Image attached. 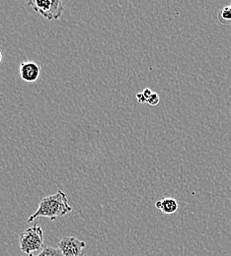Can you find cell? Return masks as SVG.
Here are the masks:
<instances>
[{
  "instance_id": "obj_1",
  "label": "cell",
  "mask_w": 231,
  "mask_h": 256,
  "mask_svg": "<svg viewBox=\"0 0 231 256\" xmlns=\"http://www.w3.org/2000/svg\"><path fill=\"white\" fill-rule=\"evenodd\" d=\"M72 211V207L68 203L66 193L59 190L56 194L46 196L40 200L39 207L32 216L29 217L28 223L35 222L41 217L49 218L51 221L57 220L59 217L66 216Z\"/></svg>"
},
{
  "instance_id": "obj_2",
  "label": "cell",
  "mask_w": 231,
  "mask_h": 256,
  "mask_svg": "<svg viewBox=\"0 0 231 256\" xmlns=\"http://www.w3.org/2000/svg\"><path fill=\"white\" fill-rule=\"evenodd\" d=\"M44 232L39 224L28 228L19 238L20 250L23 254L31 256L44 248Z\"/></svg>"
},
{
  "instance_id": "obj_10",
  "label": "cell",
  "mask_w": 231,
  "mask_h": 256,
  "mask_svg": "<svg viewBox=\"0 0 231 256\" xmlns=\"http://www.w3.org/2000/svg\"><path fill=\"white\" fill-rule=\"evenodd\" d=\"M141 93L143 94V96H145L146 100H148L151 96V95L153 94V91L150 88H145Z\"/></svg>"
},
{
  "instance_id": "obj_9",
  "label": "cell",
  "mask_w": 231,
  "mask_h": 256,
  "mask_svg": "<svg viewBox=\"0 0 231 256\" xmlns=\"http://www.w3.org/2000/svg\"><path fill=\"white\" fill-rule=\"evenodd\" d=\"M159 102H160L159 95L157 93H155V92H153V94L147 100V104L149 106H157L159 104Z\"/></svg>"
},
{
  "instance_id": "obj_13",
  "label": "cell",
  "mask_w": 231,
  "mask_h": 256,
  "mask_svg": "<svg viewBox=\"0 0 231 256\" xmlns=\"http://www.w3.org/2000/svg\"><path fill=\"white\" fill-rule=\"evenodd\" d=\"M230 6H231V5H230Z\"/></svg>"
},
{
  "instance_id": "obj_3",
  "label": "cell",
  "mask_w": 231,
  "mask_h": 256,
  "mask_svg": "<svg viewBox=\"0 0 231 256\" xmlns=\"http://www.w3.org/2000/svg\"><path fill=\"white\" fill-rule=\"evenodd\" d=\"M28 5L50 21L59 20L65 9L64 3L61 0H31L28 2Z\"/></svg>"
},
{
  "instance_id": "obj_4",
  "label": "cell",
  "mask_w": 231,
  "mask_h": 256,
  "mask_svg": "<svg viewBox=\"0 0 231 256\" xmlns=\"http://www.w3.org/2000/svg\"><path fill=\"white\" fill-rule=\"evenodd\" d=\"M86 242L73 236H64L59 242V248L64 256H83Z\"/></svg>"
},
{
  "instance_id": "obj_6",
  "label": "cell",
  "mask_w": 231,
  "mask_h": 256,
  "mask_svg": "<svg viewBox=\"0 0 231 256\" xmlns=\"http://www.w3.org/2000/svg\"><path fill=\"white\" fill-rule=\"evenodd\" d=\"M155 207L163 214H174L179 209L178 201L171 197H165L155 203Z\"/></svg>"
},
{
  "instance_id": "obj_11",
  "label": "cell",
  "mask_w": 231,
  "mask_h": 256,
  "mask_svg": "<svg viewBox=\"0 0 231 256\" xmlns=\"http://www.w3.org/2000/svg\"><path fill=\"white\" fill-rule=\"evenodd\" d=\"M136 98H137L138 102H140V104H147V100L145 98V96H143L142 93L136 94Z\"/></svg>"
},
{
  "instance_id": "obj_12",
  "label": "cell",
  "mask_w": 231,
  "mask_h": 256,
  "mask_svg": "<svg viewBox=\"0 0 231 256\" xmlns=\"http://www.w3.org/2000/svg\"><path fill=\"white\" fill-rule=\"evenodd\" d=\"M2 60H3V54H2V52L0 50V64L2 62Z\"/></svg>"
},
{
  "instance_id": "obj_5",
  "label": "cell",
  "mask_w": 231,
  "mask_h": 256,
  "mask_svg": "<svg viewBox=\"0 0 231 256\" xmlns=\"http://www.w3.org/2000/svg\"><path fill=\"white\" fill-rule=\"evenodd\" d=\"M41 66L35 62H23L20 64V77L25 82H36L41 75Z\"/></svg>"
},
{
  "instance_id": "obj_8",
  "label": "cell",
  "mask_w": 231,
  "mask_h": 256,
  "mask_svg": "<svg viewBox=\"0 0 231 256\" xmlns=\"http://www.w3.org/2000/svg\"><path fill=\"white\" fill-rule=\"evenodd\" d=\"M64 256V254H63V252H62V250L60 248L47 246V248H44L38 254H31V256Z\"/></svg>"
},
{
  "instance_id": "obj_7",
  "label": "cell",
  "mask_w": 231,
  "mask_h": 256,
  "mask_svg": "<svg viewBox=\"0 0 231 256\" xmlns=\"http://www.w3.org/2000/svg\"><path fill=\"white\" fill-rule=\"evenodd\" d=\"M217 19L221 24L227 25L231 23V6H226L224 8H222L218 15H217Z\"/></svg>"
}]
</instances>
